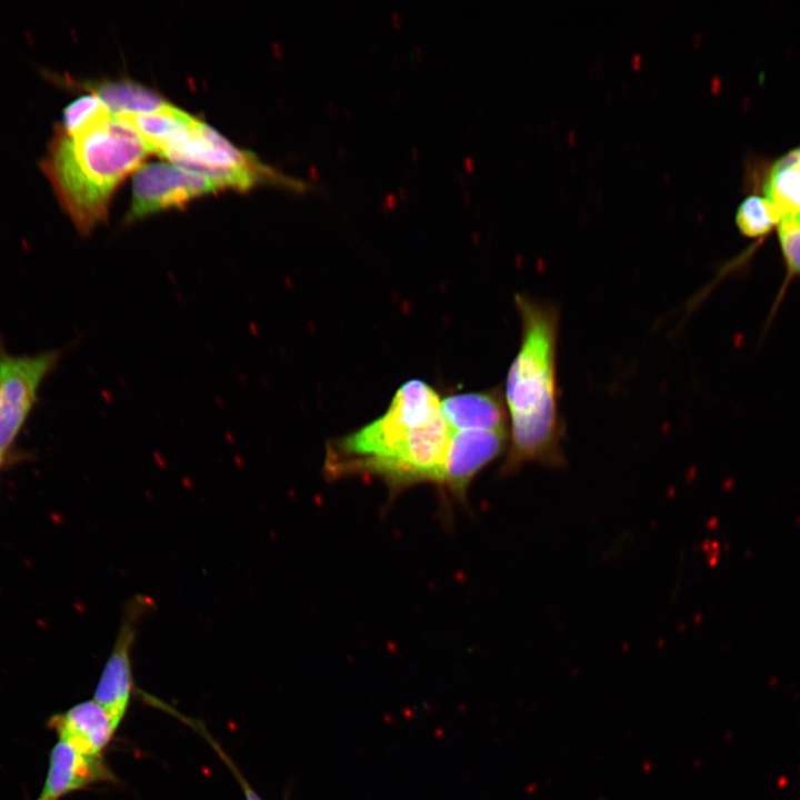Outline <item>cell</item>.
I'll list each match as a JSON object with an SVG mask.
<instances>
[{
    "mask_svg": "<svg viewBox=\"0 0 800 800\" xmlns=\"http://www.w3.org/2000/svg\"><path fill=\"white\" fill-rule=\"evenodd\" d=\"M776 230L787 277L800 278V218H784Z\"/></svg>",
    "mask_w": 800,
    "mask_h": 800,
    "instance_id": "obj_17",
    "label": "cell"
},
{
    "mask_svg": "<svg viewBox=\"0 0 800 800\" xmlns=\"http://www.w3.org/2000/svg\"><path fill=\"white\" fill-rule=\"evenodd\" d=\"M734 221L739 232L746 238L763 239L777 229L781 217L764 196L751 193L739 203Z\"/></svg>",
    "mask_w": 800,
    "mask_h": 800,
    "instance_id": "obj_15",
    "label": "cell"
},
{
    "mask_svg": "<svg viewBox=\"0 0 800 800\" xmlns=\"http://www.w3.org/2000/svg\"><path fill=\"white\" fill-rule=\"evenodd\" d=\"M68 81L97 96L113 116L153 112L171 104L154 90L131 80Z\"/></svg>",
    "mask_w": 800,
    "mask_h": 800,
    "instance_id": "obj_14",
    "label": "cell"
},
{
    "mask_svg": "<svg viewBox=\"0 0 800 800\" xmlns=\"http://www.w3.org/2000/svg\"><path fill=\"white\" fill-rule=\"evenodd\" d=\"M114 118L131 128L149 152L160 157L182 140L198 120L173 104L153 112L119 114Z\"/></svg>",
    "mask_w": 800,
    "mask_h": 800,
    "instance_id": "obj_13",
    "label": "cell"
},
{
    "mask_svg": "<svg viewBox=\"0 0 800 800\" xmlns=\"http://www.w3.org/2000/svg\"><path fill=\"white\" fill-rule=\"evenodd\" d=\"M156 608L152 598L134 594L122 608L116 640L94 691L93 700L118 727L128 709L133 690L131 650L142 618Z\"/></svg>",
    "mask_w": 800,
    "mask_h": 800,
    "instance_id": "obj_7",
    "label": "cell"
},
{
    "mask_svg": "<svg viewBox=\"0 0 800 800\" xmlns=\"http://www.w3.org/2000/svg\"><path fill=\"white\" fill-rule=\"evenodd\" d=\"M2 457H3V454H2V452L0 451V466H1Z\"/></svg>",
    "mask_w": 800,
    "mask_h": 800,
    "instance_id": "obj_19",
    "label": "cell"
},
{
    "mask_svg": "<svg viewBox=\"0 0 800 800\" xmlns=\"http://www.w3.org/2000/svg\"><path fill=\"white\" fill-rule=\"evenodd\" d=\"M751 169L758 172L757 178H750L752 190L770 200L781 220L800 218V148Z\"/></svg>",
    "mask_w": 800,
    "mask_h": 800,
    "instance_id": "obj_11",
    "label": "cell"
},
{
    "mask_svg": "<svg viewBox=\"0 0 800 800\" xmlns=\"http://www.w3.org/2000/svg\"><path fill=\"white\" fill-rule=\"evenodd\" d=\"M223 190L214 180L164 161L143 163L133 176L132 198L124 221L148 216Z\"/></svg>",
    "mask_w": 800,
    "mask_h": 800,
    "instance_id": "obj_6",
    "label": "cell"
},
{
    "mask_svg": "<svg viewBox=\"0 0 800 800\" xmlns=\"http://www.w3.org/2000/svg\"><path fill=\"white\" fill-rule=\"evenodd\" d=\"M61 352L12 356L0 347V451L12 447L37 401L39 388Z\"/></svg>",
    "mask_w": 800,
    "mask_h": 800,
    "instance_id": "obj_5",
    "label": "cell"
},
{
    "mask_svg": "<svg viewBox=\"0 0 800 800\" xmlns=\"http://www.w3.org/2000/svg\"><path fill=\"white\" fill-rule=\"evenodd\" d=\"M112 116L108 107L97 96L90 93L68 104L62 112L61 121L56 126L66 132H73Z\"/></svg>",
    "mask_w": 800,
    "mask_h": 800,
    "instance_id": "obj_16",
    "label": "cell"
},
{
    "mask_svg": "<svg viewBox=\"0 0 800 800\" xmlns=\"http://www.w3.org/2000/svg\"><path fill=\"white\" fill-rule=\"evenodd\" d=\"M60 740L86 756H101L111 741L117 726L109 713L94 700L73 706L49 720Z\"/></svg>",
    "mask_w": 800,
    "mask_h": 800,
    "instance_id": "obj_10",
    "label": "cell"
},
{
    "mask_svg": "<svg viewBox=\"0 0 800 800\" xmlns=\"http://www.w3.org/2000/svg\"><path fill=\"white\" fill-rule=\"evenodd\" d=\"M441 412L452 431L508 429L500 388L449 396L441 400Z\"/></svg>",
    "mask_w": 800,
    "mask_h": 800,
    "instance_id": "obj_12",
    "label": "cell"
},
{
    "mask_svg": "<svg viewBox=\"0 0 800 800\" xmlns=\"http://www.w3.org/2000/svg\"><path fill=\"white\" fill-rule=\"evenodd\" d=\"M238 779L243 788L247 800H261L259 796L252 790V788L247 783V781L242 779L241 776H238Z\"/></svg>",
    "mask_w": 800,
    "mask_h": 800,
    "instance_id": "obj_18",
    "label": "cell"
},
{
    "mask_svg": "<svg viewBox=\"0 0 800 800\" xmlns=\"http://www.w3.org/2000/svg\"><path fill=\"white\" fill-rule=\"evenodd\" d=\"M508 429L452 431L437 488L444 498L467 499L476 476L504 450Z\"/></svg>",
    "mask_w": 800,
    "mask_h": 800,
    "instance_id": "obj_8",
    "label": "cell"
},
{
    "mask_svg": "<svg viewBox=\"0 0 800 800\" xmlns=\"http://www.w3.org/2000/svg\"><path fill=\"white\" fill-rule=\"evenodd\" d=\"M161 157L217 181L223 189L248 191L260 184L283 186L300 191L308 188L303 181L267 166L252 152L239 149L200 119L182 140Z\"/></svg>",
    "mask_w": 800,
    "mask_h": 800,
    "instance_id": "obj_4",
    "label": "cell"
},
{
    "mask_svg": "<svg viewBox=\"0 0 800 800\" xmlns=\"http://www.w3.org/2000/svg\"><path fill=\"white\" fill-rule=\"evenodd\" d=\"M451 433L438 393L409 380L380 418L327 444L323 473L329 480L379 478L394 498L416 484H437Z\"/></svg>",
    "mask_w": 800,
    "mask_h": 800,
    "instance_id": "obj_1",
    "label": "cell"
},
{
    "mask_svg": "<svg viewBox=\"0 0 800 800\" xmlns=\"http://www.w3.org/2000/svg\"><path fill=\"white\" fill-rule=\"evenodd\" d=\"M150 152L114 116L73 132L54 126L40 168L76 229L89 236L106 222L111 200Z\"/></svg>",
    "mask_w": 800,
    "mask_h": 800,
    "instance_id": "obj_3",
    "label": "cell"
},
{
    "mask_svg": "<svg viewBox=\"0 0 800 800\" xmlns=\"http://www.w3.org/2000/svg\"><path fill=\"white\" fill-rule=\"evenodd\" d=\"M116 777L101 756H86L59 740L51 749L43 789L37 800L61 797Z\"/></svg>",
    "mask_w": 800,
    "mask_h": 800,
    "instance_id": "obj_9",
    "label": "cell"
},
{
    "mask_svg": "<svg viewBox=\"0 0 800 800\" xmlns=\"http://www.w3.org/2000/svg\"><path fill=\"white\" fill-rule=\"evenodd\" d=\"M521 341L506 380L509 418L506 459L500 468L510 476L527 463L550 468L567 464L562 442L566 426L560 412L557 354L560 326L558 307L547 300L517 293Z\"/></svg>",
    "mask_w": 800,
    "mask_h": 800,
    "instance_id": "obj_2",
    "label": "cell"
}]
</instances>
